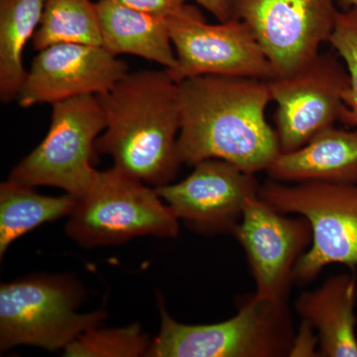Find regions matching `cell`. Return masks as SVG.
<instances>
[{
	"mask_svg": "<svg viewBox=\"0 0 357 357\" xmlns=\"http://www.w3.org/2000/svg\"><path fill=\"white\" fill-rule=\"evenodd\" d=\"M267 172L278 182L357 185V130L326 128L299 149L279 155Z\"/></svg>",
	"mask_w": 357,
	"mask_h": 357,
	"instance_id": "cell-15",
	"label": "cell"
},
{
	"mask_svg": "<svg viewBox=\"0 0 357 357\" xmlns=\"http://www.w3.org/2000/svg\"><path fill=\"white\" fill-rule=\"evenodd\" d=\"M177 65L167 70L177 83L191 77L225 76L269 81L276 74L250 28L243 20L208 24L187 4L168 17Z\"/></svg>",
	"mask_w": 357,
	"mask_h": 357,
	"instance_id": "cell-8",
	"label": "cell"
},
{
	"mask_svg": "<svg viewBox=\"0 0 357 357\" xmlns=\"http://www.w3.org/2000/svg\"><path fill=\"white\" fill-rule=\"evenodd\" d=\"M314 330L311 324L304 321L301 326L299 335L294 338L289 356H318L314 349L318 344L319 337H314Z\"/></svg>",
	"mask_w": 357,
	"mask_h": 357,
	"instance_id": "cell-23",
	"label": "cell"
},
{
	"mask_svg": "<svg viewBox=\"0 0 357 357\" xmlns=\"http://www.w3.org/2000/svg\"><path fill=\"white\" fill-rule=\"evenodd\" d=\"M105 128V112L98 96L53 103L46 137L14 167L9 180L33 188H59L79 199L95 178L91 160Z\"/></svg>",
	"mask_w": 357,
	"mask_h": 357,
	"instance_id": "cell-7",
	"label": "cell"
},
{
	"mask_svg": "<svg viewBox=\"0 0 357 357\" xmlns=\"http://www.w3.org/2000/svg\"><path fill=\"white\" fill-rule=\"evenodd\" d=\"M178 229L177 215L155 188L115 166L96 171L66 225L68 236L86 248L128 243L138 236L172 238Z\"/></svg>",
	"mask_w": 357,
	"mask_h": 357,
	"instance_id": "cell-3",
	"label": "cell"
},
{
	"mask_svg": "<svg viewBox=\"0 0 357 357\" xmlns=\"http://www.w3.org/2000/svg\"><path fill=\"white\" fill-rule=\"evenodd\" d=\"M105 128L96 151L114 166L154 188L170 184L181 166L178 84L168 70L128 73L98 96Z\"/></svg>",
	"mask_w": 357,
	"mask_h": 357,
	"instance_id": "cell-2",
	"label": "cell"
},
{
	"mask_svg": "<svg viewBox=\"0 0 357 357\" xmlns=\"http://www.w3.org/2000/svg\"><path fill=\"white\" fill-rule=\"evenodd\" d=\"M337 0H236L234 17L248 25L271 63L275 77L289 76L330 42Z\"/></svg>",
	"mask_w": 357,
	"mask_h": 357,
	"instance_id": "cell-10",
	"label": "cell"
},
{
	"mask_svg": "<svg viewBox=\"0 0 357 357\" xmlns=\"http://www.w3.org/2000/svg\"><path fill=\"white\" fill-rule=\"evenodd\" d=\"M83 287L62 275H37L0 286V349L18 345L64 349L107 318L105 311L77 312Z\"/></svg>",
	"mask_w": 357,
	"mask_h": 357,
	"instance_id": "cell-5",
	"label": "cell"
},
{
	"mask_svg": "<svg viewBox=\"0 0 357 357\" xmlns=\"http://www.w3.org/2000/svg\"><path fill=\"white\" fill-rule=\"evenodd\" d=\"M178 220L204 234H231L244 206L258 195L255 175L220 159H206L182 182L155 188Z\"/></svg>",
	"mask_w": 357,
	"mask_h": 357,
	"instance_id": "cell-12",
	"label": "cell"
},
{
	"mask_svg": "<svg viewBox=\"0 0 357 357\" xmlns=\"http://www.w3.org/2000/svg\"><path fill=\"white\" fill-rule=\"evenodd\" d=\"M178 84L181 163L220 159L255 175L267 171L281 154L276 130L265 117L272 102L267 81L202 76Z\"/></svg>",
	"mask_w": 357,
	"mask_h": 357,
	"instance_id": "cell-1",
	"label": "cell"
},
{
	"mask_svg": "<svg viewBox=\"0 0 357 357\" xmlns=\"http://www.w3.org/2000/svg\"><path fill=\"white\" fill-rule=\"evenodd\" d=\"M330 43L344 60L351 77V88L345 96V110L340 121L357 129V8L338 13Z\"/></svg>",
	"mask_w": 357,
	"mask_h": 357,
	"instance_id": "cell-21",
	"label": "cell"
},
{
	"mask_svg": "<svg viewBox=\"0 0 357 357\" xmlns=\"http://www.w3.org/2000/svg\"><path fill=\"white\" fill-rule=\"evenodd\" d=\"M161 330L152 340L151 357L289 356L294 335L286 302L257 296L243 300L234 318L213 325L178 323L159 299Z\"/></svg>",
	"mask_w": 357,
	"mask_h": 357,
	"instance_id": "cell-4",
	"label": "cell"
},
{
	"mask_svg": "<svg viewBox=\"0 0 357 357\" xmlns=\"http://www.w3.org/2000/svg\"><path fill=\"white\" fill-rule=\"evenodd\" d=\"M267 82L278 105L276 132L281 153L299 149L342 121L351 77L347 66L333 54L319 53L297 72Z\"/></svg>",
	"mask_w": 357,
	"mask_h": 357,
	"instance_id": "cell-9",
	"label": "cell"
},
{
	"mask_svg": "<svg viewBox=\"0 0 357 357\" xmlns=\"http://www.w3.org/2000/svg\"><path fill=\"white\" fill-rule=\"evenodd\" d=\"M102 46L114 56L129 54L173 70L177 65L168 17L128 8L112 0L95 2Z\"/></svg>",
	"mask_w": 357,
	"mask_h": 357,
	"instance_id": "cell-16",
	"label": "cell"
},
{
	"mask_svg": "<svg viewBox=\"0 0 357 357\" xmlns=\"http://www.w3.org/2000/svg\"><path fill=\"white\" fill-rule=\"evenodd\" d=\"M46 0H0V98H17L28 72L23 52L38 29Z\"/></svg>",
	"mask_w": 357,
	"mask_h": 357,
	"instance_id": "cell-17",
	"label": "cell"
},
{
	"mask_svg": "<svg viewBox=\"0 0 357 357\" xmlns=\"http://www.w3.org/2000/svg\"><path fill=\"white\" fill-rule=\"evenodd\" d=\"M152 342L142 333L139 324L121 328H89L64 349L65 356H147Z\"/></svg>",
	"mask_w": 357,
	"mask_h": 357,
	"instance_id": "cell-20",
	"label": "cell"
},
{
	"mask_svg": "<svg viewBox=\"0 0 357 357\" xmlns=\"http://www.w3.org/2000/svg\"><path fill=\"white\" fill-rule=\"evenodd\" d=\"M258 196L282 213H298L312 229V245L301 256L293 281L314 280L328 264L357 266V185L311 182L288 185L267 181Z\"/></svg>",
	"mask_w": 357,
	"mask_h": 357,
	"instance_id": "cell-6",
	"label": "cell"
},
{
	"mask_svg": "<svg viewBox=\"0 0 357 357\" xmlns=\"http://www.w3.org/2000/svg\"><path fill=\"white\" fill-rule=\"evenodd\" d=\"M77 199L47 197L30 185L7 180L0 185V259L20 237L43 223L69 215Z\"/></svg>",
	"mask_w": 357,
	"mask_h": 357,
	"instance_id": "cell-18",
	"label": "cell"
},
{
	"mask_svg": "<svg viewBox=\"0 0 357 357\" xmlns=\"http://www.w3.org/2000/svg\"><path fill=\"white\" fill-rule=\"evenodd\" d=\"M197 3L213 14L220 22L234 20L236 0H195Z\"/></svg>",
	"mask_w": 357,
	"mask_h": 357,
	"instance_id": "cell-24",
	"label": "cell"
},
{
	"mask_svg": "<svg viewBox=\"0 0 357 357\" xmlns=\"http://www.w3.org/2000/svg\"><path fill=\"white\" fill-rule=\"evenodd\" d=\"M128 8L169 17L183 10L185 0H112Z\"/></svg>",
	"mask_w": 357,
	"mask_h": 357,
	"instance_id": "cell-22",
	"label": "cell"
},
{
	"mask_svg": "<svg viewBox=\"0 0 357 357\" xmlns=\"http://www.w3.org/2000/svg\"><path fill=\"white\" fill-rule=\"evenodd\" d=\"M342 6L345 7V8H357V0H337Z\"/></svg>",
	"mask_w": 357,
	"mask_h": 357,
	"instance_id": "cell-25",
	"label": "cell"
},
{
	"mask_svg": "<svg viewBox=\"0 0 357 357\" xmlns=\"http://www.w3.org/2000/svg\"><path fill=\"white\" fill-rule=\"evenodd\" d=\"M59 43L102 46L95 2L46 0L41 22L32 39L33 48L39 52Z\"/></svg>",
	"mask_w": 357,
	"mask_h": 357,
	"instance_id": "cell-19",
	"label": "cell"
},
{
	"mask_svg": "<svg viewBox=\"0 0 357 357\" xmlns=\"http://www.w3.org/2000/svg\"><path fill=\"white\" fill-rule=\"evenodd\" d=\"M356 274L331 277L312 292H305L295 307L319 335V356L357 357Z\"/></svg>",
	"mask_w": 357,
	"mask_h": 357,
	"instance_id": "cell-14",
	"label": "cell"
},
{
	"mask_svg": "<svg viewBox=\"0 0 357 357\" xmlns=\"http://www.w3.org/2000/svg\"><path fill=\"white\" fill-rule=\"evenodd\" d=\"M245 250L256 284L257 297L286 302L296 263L312 243L306 218H288L258 195L246 201L234 232Z\"/></svg>",
	"mask_w": 357,
	"mask_h": 357,
	"instance_id": "cell-11",
	"label": "cell"
},
{
	"mask_svg": "<svg viewBox=\"0 0 357 357\" xmlns=\"http://www.w3.org/2000/svg\"><path fill=\"white\" fill-rule=\"evenodd\" d=\"M128 73L126 63L102 46L54 44L39 51L33 60L16 100L28 109L76 96H100Z\"/></svg>",
	"mask_w": 357,
	"mask_h": 357,
	"instance_id": "cell-13",
	"label": "cell"
}]
</instances>
